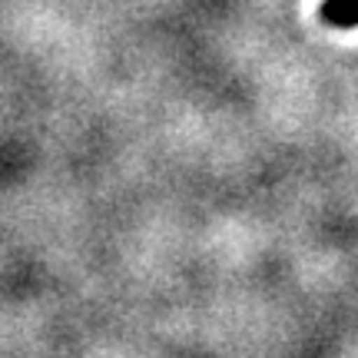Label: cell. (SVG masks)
<instances>
[{"instance_id":"6da1fadb","label":"cell","mask_w":358,"mask_h":358,"mask_svg":"<svg viewBox=\"0 0 358 358\" xmlns=\"http://www.w3.org/2000/svg\"><path fill=\"white\" fill-rule=\"evenodd\" d=\"M322 20L338 27V30H352L358 27V0H322Z\"/></svg>"}]
</instances>
